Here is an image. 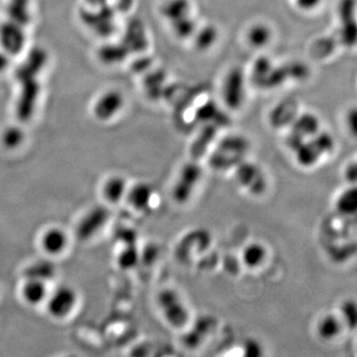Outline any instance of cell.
I'll use <instances>...</instances> for the list:
<instances>
[{
	"label": "cell",
	"mask_w": 357,
	"mask_h": 357,
	"mask_svg": "<svg viewBox=\"0 0 357 357\" xmlns=\"http://www.w3.org/2000/svg\"><path fill=\"white\" fill-rule=\"evenodd\" d=\"M248 143L239 136H230L219 144L210 157V168L217 172L233 170L246 160Z\"/></svg>",
	"instance_id": "obj_1"
},
{
	"label": "cell",
	"mask_w": 357,
	"mask_h": 357,
	"mask_svg": "<svg viewBox=\"0 0 357 357\" xmlns=\"http://www.w3.org/2000/svg\"><path fill=\"white\" fill-rule=\"evenodd\" d=\"M335 141L331 134L319 131L295 149V159L299 166L312 168L322 157L331 153Z\"/></svg>",
	"instance_id": "obj_2"
},
{
	"label": "cell",
	"mask_w": 357,
	"mask_h": 357,
	"mask_svg": "<svg viewBox=\"0 0 357 357\" xmlns=\"http://www.w3.org/2000/svg\"><path fill=\"white\" fill-rule=\"evenodd\" d=\"M79 293L71 285H60L50 291L44 306L48 315L52 319L63 320L68 319L79 305Z\"/></svg>",
	"instance_id": "obj_3"
},
{
	"label": "cell",
	"mask_w": 357,
	"mask_h": 357,
	"mask_svg": "<svg viewBox=\"0 0 357 357\" xmlns=\"http://www.w3.org/2000/svg\"><path fill=\"white\" fill-rule=\"evenodd\" d=\"M157 304L165 320L173 329H182L189 324V309L175 290H162L158 294Z\"/></svg>",
	"instance_id": "obj_4"
},
{
	"label": "cell",
	"mask_w": 357,
	"mask_h": 357,
	"mask_svg": "<svg viewBox=\"0 0 357 357\" xmlns=\"http://www.w3.org/2000/svg\"><path fill=\"white\" fill-rule=\"evenodd\" d=\"M203 177V169L198 161L187 162L181 168L172 187V198L178 203L184 205L191 200L194 190L198 187Z\"/></svg>",
	"instance_id": "obj_5"
},
{
	"label": "cell",
	"mask_w": 357,
	"mask_h": 357,
	"mask_svg": "<svg viewBox=\"0 0 357 357\" xmlns=\"http://www.w3.org/2000/svg\"><path fill=\"white\" fill-rule=\"evenodd\" d=\"M233 174L239 187L251 196H260L267 191L266 175L258 165L244 160L233 169Z\"/></svg>",
	"instance_id": "obj_6"
},
{
	"label": "cell",
	"mask_w": 357,
	"mask_h": 357,
	"mask_svg": "<svg viewBox=\"0 0 357 357\" xmlns=\"http://www.w3.org/2000/svg\"><path fill=\"white\" fill-rule=\"evenodd\" d=\"M111 212L105 205H95L86 210L75 226V237L86 242L97 237L109 223Z\"/></svg>",
	"instance_id": "obj_7"
},
{
	"label": "cell",
	"mask_w": 357,
	"mask_h": 357,
	"mask_svg": "<svg viewBox=\"0 0 357 357\" xmlns=\"http://www.w3.org/2000/svg\"><path fill=\"white\" fill-rule=\"evenodd\" d=\"M71 238L68 231L61 226H52L41 233L39 246L49 257H58L67 251Z\"/></svg>",
	"instance_id": "obj_8"
},
{
	"label": "cell",
	"mask_w": 357,
	"mask_h": 357,
	"mask_svg": "<svg viewBox=\"0 0 357 357\" xmlns=\"http://www.w3.org/2000/svg\"><path fill=\"white\" fill-rule=\"evenodd\" d=\"M49 293V283L38 279L24 278L20 286V297L30 306L44 305Z\"/></svg>",
	"instance_id": "obj_9"
},
{
	"label": "cell",
	"mask_w": 357,
	"mask_h": 357,
	"mask_svg": "<svg viewBox=\"0 0 357 357\" xmlns=\"http://www.w3.org/2000/svg\"><path fill=\"white\" fill-rule=\"evenodd\" d=\"M154 199V190L146 182H138L128 187L125 200L130 208L137 212H146L151 208Z\"/></svg>",
	"instance_id": "obj_10"
},
{
	"label": "cell",
	"mask_w": 357,
	"mask_h": 357,
	"mask_svg": "<svg viewBox=\"0 0 357 357\" xmlns=\"http://www.w3.org/2000/svg\"><path fill=\"white\" fill-rule=\"evenodd\" d=\"M128 187L129 185L125 177L121 175H111L102 183L100 192L105 203L116 205L125 200Z\"/></svg>",
	"instance_id": "obj_11"
},
{
	"label": "cell",
	"mask_w": 357,
	"mask_h": 357,
	"mask_svg": "<svg viewBox=\"0 0 357 357\" xmlns=\"http://www.w3.org/2000/svg\"><path fill=\"white\" fill-rule=\"evenodd\" d=\"M123 98L120 93L116 91H109L98 98L97 105L95 107V112L98 118L102 120L113 118L122 109Z\"/></svg>",
	"instance_id": "obj_12"
},
{
	"label": "cell",
	"mask_w": 357,
	"mask_h": 357,
	"mask_svg": "<svg viewBox=\"0 0 357 357\" xmlns=\"http://www.w3.org/2000/svg\"><path fill=\"white\" fill-rule=\"evenodd\" d=\"M56 264L50 259H39L33 261L23 270L24 278L38 279L49 283L57 275ZM23 278V279H24Z\"/></svg>",
	"instance_id": "obj_13"
},
{
	"label": "cell",
	"mask_w": 357,
	"mask_h": 357,
	"mask_svg": "<svg viewBox=\"0 0 357 357\" xmlns=\"http://www.w3.org/2000/svg\"><path fill=\"white\" fill-rule=\"evenodd\" d=\"M343 322L342 318L333 313H327L318 322L317 333L320 340L331 342L342 333Z\"/></svg>",
	"instance_id": "obj_14"
},
{
	"label": "cell",
	"mask_w": 357,
	"mask_h": 357,
	"mask_svg": "<svg viewBox=\"0 0 357 357\" xmlns=\"http://www.w3.org/2000/svg\"><path fill=\"white\" fill-rule=\"evenodd\" d=\"M224 98L230 107H237L244 98V77L241 73H231L226 79Z\"/></svg>",
	"instance_id": "obj_15"
},
{
	"label": "cell",
	"mask_w": 357,
	"mask_h": 357,
	"mask_svg": "<svg viewBox=\"0 0 357 357\" xmlns=\"http://www.w3.org/2000/svg\"><path fill=\"white\" fill-rule=\"evenodd\" d=\"M266 257V247L258 242L247 244L241 254L242 263L250 269L260 267Z\"/></svg>",
	"instance_id": "obj_16"
},
{
	"label": "cell",
	"mask_w": 357,
	"mask_h": 357,
	"mask_svg": "<svg viewBox=\"0 0 357 357\" xmlns=\"http://www.w3.org/2000/svg\"><path fill=\"white\" fill-rule=\"evenodd\" d=\"M336 208L338 214L343 217L354 216L357 210V192L352 187L345 190L336 201Z\"/></svg>",
	"instance_id": "obj_17"
},
{
	"label": "cell",
	"mask_w": 357,
	"mask_h": 357,
	"mask_svg": "<svg viewBox=\"0 0 357 357\" xmlns=\"http://www.w3.org/2000/svg\"><path fill=\"white\" fill-rule=\"evenodd\" d=\"M25 141V134L21 128L10 127L3 130L0 142L6 150L15 151L19 149Z\"/></svg>",
	"instance_id": "obj_18"
},
{
	"label": "cell",
	"mask_w": 357,
	"mask_h": 357,
	"mask_svg": "<svg viewBox=\"0 0 357 357\" xmlns=\"http://www.w3.org/2000/svg\"><path fill=\"white\" fill-rule=\"evenodd\" d=\"M139 258H140V254H139L138 249L136 248V244L123 246L122 249L118 254L116 263L120 269L127 271L136 266L137 263L139 262Z\"/></svg>",
	"instance_id": "obj_19"
},
{
	"label": "cell",
	"mask_w": 357,
	"mask_h": 357,
	"mask_svg": "<svg viewBox=\"0 0 357 357\" xmlns=\"http://www.w3.org/2000/svg\"><path fill=\"white\" fill-rule=\"evenodd\" d=\"M271 30L266 25H254L248 32V41L256 48L264 47L270 42Z\"/></svg>",
	"instance_id": "obj_20"
},
{
	"label": "cell",
	"mask_w": 357,
	"mask_h": 357,
	"mask_svg": "<svg viewBox=\"0 0 357 357\" xmlns=\"http://www.w3.org/2000/svg\"><path fill=\"white\" fill-rule=\"evenodd\" d=\"M342 320L343 324L354 329L356 327L357 311L354 302L347 301L342 306Z\"/></svg>",
	"instance_id": "obj_21"
},
{
	"label": "cell",
	"mask_w": 357,
	"mask_h": 357,
	"mask_svg": "<svg viewBox=\"0 0 357 357\" xmlns=\"http://www.w3.org/2000/svg\"><path fill=\"white\" fill-rule=\"evenodd\" d=\"M116 238H118V241L122 244V246H131V244H135V241H136V233L134 230L125 228V230L118 231Z\"/></svg>",
	"instance_id": "obj_22"
},
{
	"label": "cell",
	"mask_w": 357,
	"mask_h": 357,
	"mask_svg": "<svg viewBox=\"0 0 357 357\" xmlns=\"http://www.w3.org/2000/svg\"><path fill=\"white\" fill-rule=\"evenodd\" d=\"M322 0H296L297 6L300 9L305 11H311L319 6Z\"/></svg>",
	"instance_id": "obj_23"
},
{
	"label": "cell",
	"mask_w": 357,
	"mask_h": 357,
	"mask_svg": "<svg viewBox=\"0 0 357 357\" xmlns=\"http://www.w3.org/2000/svg\"><path fill=\"white\" fill-rule=\"evenodd\" d=\"M345 177L350 184H356V165L351 163L347 167L345 172Z\"/></svg>",
	"instance_id": "obj_24"
},
{
	"label": "cell",
	"mask_w": 357,
	"mask_h": 357,
	"mask_svg": "<svg viewBox=\"0 0 357 357\" xmlns=\"http://www.w3.org/2000/svg\"><path fill=\"white\" fill-rule=\"evenodd\" d=\"M248 349H250L251 351H249L247 356H259L261 354L259 345H258L257 342H254V340H250V342H246V351Z\"/></svg>",
	"instance_id": "obj_25"
}]
</instances>
